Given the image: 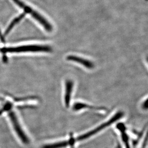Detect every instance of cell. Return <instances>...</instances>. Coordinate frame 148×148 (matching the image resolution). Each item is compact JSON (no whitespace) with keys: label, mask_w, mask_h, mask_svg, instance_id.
I'll return each mask as SVG.
<instances>
[{"label":"cell","mask_w":148,"mask_h":148,"mask_svg":"<svg viewBox=\"0 0 148 148\" xmlns=\"http://www.w3.org/2000/svg\"><path fill=\"white\" fill-rule=\"evenodd\" d=\"M123 115H124V113L123 112H117L107 121L102 123L101 124L97 126V127H95L94 129H92L85 133H82L80 135L78 136L77 137H75L76 142H80L82 141H85V140H89L90 138H92V137L97 135V134L100 133L101 132H102L103 130L111 126L113 123H115L117 121V120L121 118Z\"/></svg>","instance_id":"1"},{"label":"cell","mask_w":148,"mask_h":148,"mask_svg":"<svg viewBox=\"0 0 148 148\" xmlns=\"http://www.w3.org/2000/svg\"><path fill=\"white\" fill-rule=\"evenodd\" d=\"M16 4L20 7L23 8L27 13H29L31 15V16L34 18L35 19L38 21L43 27L44 28L45 30L48 31H51L53 29V27L50 23L49 22L46 18H44L43 16L39 14L37 12L35 11L32 9L30 7H29L27 5L24 4L22 1L20 0H13Z\"/></svg>","instance_id":"2"},{"label":"cell","mask_w":148,"mask_h":148,"mask_svg":"<svg viewBox=\"0 0 148 148\" xmlns=\"http://www.w3.org/2000/svg\"><path fill=\"white\" fill-rule=\"evenodd\" d=\"M1 51L3 52H46L49 53L52 51L50 47L46 45H29L27 46H23L21 47L10 49H2Z\"/></svg>","instance_id":"3"},{"label":"cell","mask_w":148,"mask_h":148,"mask_svg":"<svg viewBox=\"0 0 148 148\" xmlns=\"http://www.w3.org/2000/svg\"><path fill=\"white\" fill-rule=\"evenodd\" d=\"M9 118L11 119V121L14 129V131H16L19 138L24 144H28L29 143L28 137H27L26 134L25 133L22 129L21 125L20 124L16 117V115L13 112H11V113H9Z\"/></svg>","instance_id":"4"},{"label":"cell","mask_w":148,"mask_h":148,"mask_svg":"<svg viewBox=\"0 0 148 148\" xmlns=\"http://www.w3.org/2000/svg\"><path fill=\"white\" fill-rule=\"evenodd\" d=\"M67 60L70 61L74 62L80 64L88 69H92L94 67V64L92 62L83 58L75 55H69L66 58Z\"/></svg>","instance_id":"5"},{"label":"cell","mask_w":148,"mask_h":148,"mask_svg":"<svg viewBox=\"0 0 148 148\" xmlns=\"http://www.w3.org/2000/svg\"><path fill=\"white\" fill-rule=\"evenodd\" d=\"M73 88V82L71 80H67L65 83V104L66 107L70 106L71 94Z\"/></svg>","instance_id":"6"},{"label":"cell","mask_w":148,"mask_h":148,"mask_svg":"<svg viewBox=\"0 0 148 148\" xmlns=\"http://www.w3.org/2000/svg\"><path fill=\"white\" fill-rule=\"evenodd\" d=\"M73 110L75 111L81 110L82 109H86V108H89V109H92V110H103V108L90 106L89 105L82 103V102H76L75 104H74L73 106Z\"/></svg>","instance_id":"7"},{"label":"cell","mask_w":148,"mask_h":148,"mask_svg":"<svg viewBox=\"0 0 148 148\" xmlns=\"http://www.w3.org/2000/svg\"><path fill=\"white\" fill-rule=\"evenodd\" d=\"M24 17V15L23 14L20 15L19 17H18L16 18V19L11 23V24H10V26L8 27V28H7V30L5 31L4 35H7V34L10 32V31L11 30L13 27H14L16 24H17V23H18Z\"/></svg>","instance_id":"8"},{"label":"cell","mask_w":148,"mask_h":148,"mask_svg":"<svg viewBox=\"0 0 148 148\" xmlns=\"http://www.w3.org/2000/svg\"><path fill=\"white\" fill-rule=\"evenodd\" d=\"M143 108L144 109H147V108H148V101H147V100H146L144 102V103L143 104Z\"/></svg>","instance_id":"9"},{"label":"cell","mask_w":148,"mask_h":148,"mask_svg":"<svg viewBox=\"0 0 148 148\" xmlns=\"http://www.w3.org/2000/svg\"><path fill=\"white\" fill-rule=\"evenodd\" d=\"M116 148H121V146H120V145H117V146L116 147Z\"/></svg>","instance_id":"10"}]
</instances>
